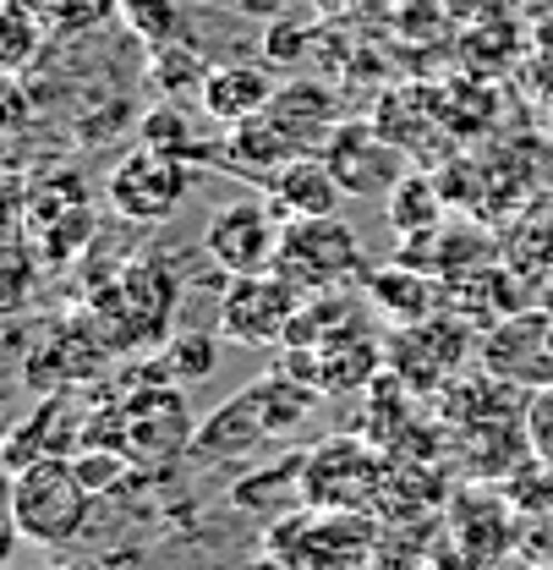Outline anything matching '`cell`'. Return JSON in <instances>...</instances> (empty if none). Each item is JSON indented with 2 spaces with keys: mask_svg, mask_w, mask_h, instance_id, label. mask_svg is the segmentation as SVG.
I'll return each instance as SVG.
<instances>
[{
  "mask_svg": "<svg viewBox=\"0 0 553 570\" xmlns=\"http://www.w3.org/2000/svg\"><path fill=\"white\" fill-rule=\"evenodd\" d=\"M159 352H165V367H170L176 384H204L208 373L219 367V335H208V330H176Z\"/></svg>",
  "mask_w": 553,
  "mask_h": 570,
  "instance_id": "obj_24",
  "label": "cell"
},
{
  "mask_svg": "<svg viewBox=\"0 0 553 570\" xmlns=\"http://www.w3.org/2000/svg\"><path fill=\"white\" fill-rule=\"evenodd\" d=\"M264 39H269V61L290 67V61L302 56V39H307V33H302V28H290V22H275V28H269Z\"/></svg>",
  "mask_w": 553,
  "mask_h": 570,
  "instance_id": "obj_29",
  "label": "cell"
},
{
  "mask_svg": "<svg viewBox=\"0 0 553 570\" xmlns=\"http://www.w3.org/2000/svg\"><path fill=\"white\" fill-rule=\"evenodd\" d=\"M187 384H142L127 390L116 406H121V450L138 461V466H165L176 461L181 450H192V412H187Z\"/></svg>",
  "mask_w": 553,
  "mask_h": 570,
  "instance_id": "obj_8",
  "label": "cell"
},
{
  "mask_svg": "<svg viewBox=\"0 0 553 570\" xmlns=\"http://www.w3.org/2000/svg\"><path fill=\"white\" fill-rule=\"evenodd\" d=\"M302 291L285 275H236L230 291L219 296V335L236 346H258V352H279L296 313H302Z\"/></svg>",
  "mask_w": 553,
  "mask_h": 570,
  "instance_id": "obj_9",
  "label": "cell"
},
{
  "mask_svg": "<svg viewBox=\"0 0 553 570\" xmlns=\"http://www.w3.org/2000/svg\"><path fill=\"white\" fill-rule=\"evenodd\" d=\"M45 570H105L99 560H61V566H45Z\"/></svg>",
  "mask_w": 553,
  "mask_h": 570,
  "instance_id": "obj_31",
  "label": "cell"
},
{
  "mask_svg": "<svg viewBox=\"0 0 553 570\" xmlns=\"http://www.w3.org/2000/svg\"><path fill=\"white\" fill-rule=\"evenodd\" d=\"M208 56L192 45V39H176V45H159L148 50V82L159 94H204L208 82Z\"/></svg>",
  "mask_w": 553,
  "mask_h": 570,
  "instance_id": "obj_22",
  "label": "cell"
},
{
  "mask_svg": "<svg viewBox=\"0 0 553 570\" xmlns=\"http://www.w3.org/2000/svg\"><path fill=\"white\" fill-rule=\"evenodd\" d=\"M264 439H269V428L258 423V412L247 406V395H230L225 406H214L204 423H198L187 455H198V461H241V455H253Z\"/></svg>",
  "mask_w": 553,
  "mask_h": 570,
  "instance_id": "obj_18",
  "label": "cell"
},
{
  "mask_svg": "<svg viewBox=\"0 0 553 570\" xmlns=\"http://www.w3.org/2000/svg\"><path fill=\"white\" fill-rule=\"evenodd\" d=\"M192 176H198V170H192L187 159H170V154H159V148H138V154H127V159L110 170L105 204L116 209V219H127V225H165L170 214L187 204Z\"/></svg>",
  "mask_w": 553,
  "mask_h": 570,
  "instance_id": "obj_6",
  "label": "cell"
},
{
  "mask_svg": "<svg viewBox=\"0 0 553 570\" xmlns=\"http://www.w3.org/2000/svg\"><path fill=\"white\" fill-rule=\"evenodd\" d=\"M264 116L296 142V154H324V142L340 127V99L324 82H279L275 105Z\"/></svg>",
  "mask_w": 553,
  "mask_h": 570,
  "instance_id": "obj_13",
  "label": "cell"
},
{
  "mask_svg": "<svg viewBox=\"0 0 553 570\" xmlns=\"http://www.w3.org/2000/svg\"><path fill=\"white\" fill-rule=\"evenodd\" d=\"M384 204H389V225L401 236H422V230H438L444 225V187L427 170H406Z\"/></svg>",
  "mask_w": 553,
  "mask_h": 570,
  "instance_id": "obj_21",
  "label": "cell"
},
{
  "mask_svg": "<svg viewBox=\"0 0 553 570\" xmlns=\"http://www.w3.org/2000/svg\"><path fill=\"white\" fill-rule=\"evenodd\" d=\"M472 352V330L455 313H433L422 324L395 330L389 341V373L412 390H444L455 379V367Z\"/></svg>",
  "mask_w": 553,
  "mask_h": 570,
  "instance_id": "obj_12",
  "label": "cell"
},
{
  "mask_svg": "<svg viewBox=\"0 0 553 570\" xmlns=\"http://www.w3.org/2000/svg\"><path fill=\"white\" fill-rule=\"evenodd\" d=\"M378 521L367 510H313L279 515L269 532V554L290 570H367L378 549Z\"/></svg>",
  "mask_w": 553,
  "mask_h": 570,
  "instance_id": "obj_2",
  "label": "cell"
},
{
  "mask_svg": "<svg viewBox=\"0 0 553 570\" xmlns=\"http://www.w3.org/2000/svg\"><path fill=\"white\" fill-rule=\"evenodd\" d=\"M450 538L455 549L466 554V566L483 570L498 566L510 554H521V538H526V515L510 504V494L498 489H461L450 499Z\"/></svg>",
  "mask_w": 553,
  "mask_h": 570,
  "instance_id": "obj_11",
  "label": "cell"
},
{
  "mask_svg": "<svg viewBox=\"0 0 553 570\" xmlns=\"http://www.w3.org/2000/svg\"><path fill=\"white\" fill-rule=\"evenodd\" d=\"M82 423H88V417L71 412V401L61 390H56V395H39L33 417L11 428L6 466L22 472V466H33V461H45V455H77V450H82Z\"/></svg>",
  "mask_w": 553,
  "mask_h": 570,
  "instance_id": "obj_15",
  "label": "cell"
},
{
  "mask_svg": "<svg viewBox=\"0 0 553 570\" xmlns=\"http://www.w3.org/2000/svg\"><path fill=\"white\" fill-rule=\"evenodd\" d=\"M71 466H77L82 489H88L93 499L121 494V489L138 478V461H132L127 450H116V444H82V450L71 455Z\"/></svg>",
  "mask_w": 553,
  "mask_h": 570,
  "instance_id": "obj_23",
  "label": "cell"
},
{
  "mask_svg": "<svg viewBox=\"0 0 553 570\" xmlns=\"http://www.w3.org/2000/svg\"><path fill=\"white\" fill-rule=\"evenodd\" d=\"M279 82L269 67H253V61H230V67H214L204 82V94H198V105H204V116L214 127H241V121H253V116H264L269 105H275Z\"/></svg>",
  "mask_w": 553,
  "mask_h": 570,
  "instance_id": "obj_14",
  "label": "cell"
},
{
  "mask_svg": "<svg viewBox=\"0 0 553 570\" xmlns=\"http://www.w3.org/2000/svg\"><path fill=\"white\" fill-rule=\"evenodd\" d=\"M324 159L335 170V181L346 187V198H389L395 181L412 170L406 148L389 138L378 121H340L335 138L324 142Z\"/></svg>",
  "mask_w": 553,
  "mask_h": 570,
  "instance_id": "obj_10",
  "label": "cell"
},
{
  "mask_svg": "<svg viewBox=\"0 0 553 570\" xmlns=\"http://www.w3.org/2000/svg\"><path fill=\"white\" fill-rule=\"evenodd\" d=\"M138 138H142V148H159V154H170V159H187L192 170L208 165V159H225V148L198 138V132H192V116L176 110V105L148 110V116L138 121Z\"/></svg>",
  "mask_w": 553,
  "mask_h": 570,
  "instance_id": "obj_20",
  "label": "cell"
},
{
  "mask_svg": "<svg viewBox=\"0 0 553 570\" xmlns=\"http://www.w3.org/2000/svg\"><path fill=\"white\" fill-rule=\"evenodd\" d=\"M93 494L82 489L71 455H45L22 472H11V527L39 549H67L88 527Z\"/></svg>",
  "mask_w": 553,
  "mask_h": 570,
  "instance_id": "obj_3",
  "label": "cell"
},
{
  "mask_svg": "<svg viewBox=\"0 0 553 570\" xmlns=\"http://www.w3.org/2000/svg\"><path fill=\"white\" fill-rule=\"evenodd\" d=\"M362 296L378 318H389L395 330L406 324H422L438 313V281H427V269H416L406 258L384 264V269H367L362 275Z\"/></svg>",
  "mask_w": 553,
  "mask_h": 570,
  "instance_id": "obj_17",
  "label": "cell"
},
{
  "mask_svg": "<svg viewBox=\"0 0 553 570\" xmlns=\"http://www.w3.org/2000/svg\"><path fill=\"white\" fill-rule=\"evenodd\" d=\"M275 275L296 285L302 296H318V291H340L350 285L362 269V242L346 219L335 214H318V219H285V242H279Z\"/></svg>",
  "mask_w": 553,
  "mask_h": 570,
  "instance_id": "obj_5",
  "label": "cell"
},
{
  "mask_svg": "<svg viewBox=\"0 0 553 570\" xmlns=\"http://www.w3.org/2000/svg\"><path fill=\"white\" fill-rule=\"evenodd\" d=\"M290 159H296V142L285 138L269 116H253V121L225 132V165L241 170L247 181H269L279 165H290Z\"/></svg>",
  "mask_w": 553,
  "mask_h": 570,
  "instance_id": "obj_19",
  "label": "cell"
},
{
  "mask_svg": "<svg viewBox=\"0 0 553 570\" xmlns=\"http://www.w3.org/2000/svg\"><path fill=\"white\" fill-rule=\"evenodd\" d=\"M116 6H121V22L132 28V39H142L148 50L181 39V6L176 0H116Z\"/></svg>",
  "mask_w": 553,
  "mask_h": 570,
  "instance_id": "obj_25",
  "label": "cell"
},
{
  "mask_svg": "<svg viewBox=\"0 0 553 570\" xmlns=\"http://www.w3.org/2000/svg\"><path fill=\"white\" fill-rule=\"evenodd\" d=\"M279 242H285V219L269 198L219 204L204 225L208 264H219L225 275H275Z\"/></svg>",
  "mask_w": 553,
  "mask_h": 570,
  "instance_id": "obj_7",
  "label": "cell"
},
{
  "mask_svg": "<svg viewBox=\"0 0 553 570\" xmlns=\"http://www.w3.org/2000/svg\"><path fill=\"white\" fill-rule=\"evenodd\" d=\"M264 187H269V204L279 209V219H318V214H335L346 198V187L335 181L324 154H296Z\"/></svg>",
  "mask_w": 553,
  "mask_h": 570,
  "instance_id": "obj_16",
  "label": "cell"
},
{
  "mask_svg": "<svg viewBox=\"0 0 553 570\" xmlns=\"http://www.w3.org/2000/svg\"><path fill=\"white\" fill-rule=\"evenodd\" d=\"M389 461L373 450V439H350V433H329L324 444H313L302 455V504L313 510H367L384 494Z\"/></svg>",
  "mask_w": 553,
  "mask_h": 570,
  "instance_id": "obj_4",
  "label": "cell"
},
{
  "mask_svg": "<svg viewBox=\"0 0 553 570\" xmlns=\"http://www.w3.org/2000/svg\"><path fill=\"white\" fill-rule=\"evenodd\" d=\"M236 11H241V17H279L285 0H236Z\"/></svg>",
  "mask_w": 553,
  "mask_h": 570,
  "instance_id": "obj_30",
  "label": "cell"
},
{
  "mask_svg": "<svg viewBox=\"0 0 553 570\" xmlns=\"http://www.w3.org/2000/svg\"><path fill=\"white\" fill-rule=\"evenodd\" d=\"M526 428H532V450L553 466V384L549 390H532V401H526Z\"/></svg>",
  "mask_w": 553,
  "mask_h": 570,
  "instance_id": "obj_27",
  "label": "cell"
},
{
  "mask_svg": "<svg viewBox=\"0 0 553 570\" xmlns=\"http://www.w3.org/2000/svg\"><path fill=\"white\" fill-rule=\"evenodd\" d=\"M521 554L526 560H537V566L553 570V510L549 515H532L526 521V538H521Z\"/></svg>",
  "mask_w": 553,
  "mask_h": 570,
  "instance_id": "obj_28",
  "label": "cell"
},
{
  "mask_svg": "<svg viewBox=\"0 0 553 570\" xmlns=\"http://www.w3.org/2000/svg\"><path fill=\"white\" fill-rule=\"evenodd\" d=\"M176 307H181V275L165 258H127V269L93 281L88 291V324L110 352L154 356L176 335Z\"/></svg>",
  "mask_w": 553,
  "mask_h": 570,
  "instance_id": "obj_1",
  "label": "cell"
},
{
  "mask_svg": "<svg viewBox=\"0 0 553 570\" xmlns=\"http://www.w3.org/2000/svg\"><path fill=\"white\" fill-rule=\"evenodd\" d=\"M33 39H39V28H33L28 6H22V0H11V11H6V67H11V71L28 67V56H33Z\"/></svg>",
  "mask_w": 553,
  "mask_h": 570,
  "instance_id": "obj_26",
  "label": "cell"
}]
</instances>
